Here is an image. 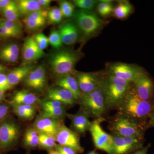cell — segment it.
<instances>
[{"label": "cell", "mask_w": 154, "mask_h": 154, "mask_svg": "<svg viewBox=\"0 0 154 154\" xmlns=\"http://www.w3.org/2000/svg\"><path fill=\"white\" fill-rule=\"evenodd\" d=\"M132 83L109 74L100 79V86L105 96L107 110L117 109L124 101Z\"/></svg>", "instance_id": "1"}, {"label": "cell", "mask_w": 154, "mask_h": 154, "mask_svg": "<svg viewBox=\"0 0 154 154\" xmlns=\"http://www.w3.org/2000/svg\"><path fill=\"white\" fill-rule=\"evenodd\" d=\"M153 105L151 101L140 99L133 90L132 87L124 101L118 109V113L142 124V122L149 119Z\"/></svg>", "instance_id": "2"}, {"label": "cell", "mask_w": 154, "mask_h": 154, "mask_svg": "<svg viewBox=\"0 0 154 154\" xmlns=\"http://www.w3.org/2000/svg\"><path fill=\"white\" fill-rule=\"evenodd\" d=\"M21 135V128L14 119L7 117L0 122V154L16 149Z\"/></svg>", "instance_id": "3"}, {"label": "cell", "mask_w": 154, "mask_h": 154, "mask_svg": "<svg viewBox=\"0 0 154 154\" xmlns=\"http://www.w3.org/2000/svg\"><path fill=\"white\" fill-rule=\"evenodd\" d=\"M79 102L80 109L95 119L103 118L107 110L104 93L100 86L93 92L82 94Z\"/></svg>", "instance_id": "4"}, {"label": "cell", "mask_w": 154, "mask_h": 154, "mask_svg": "<svg viewBox=\"0 0 154 154\" xmlns=\"http://www.w3.org/2000/svg\"><path fill=\"white\" fill-rule=\"evenodd\" d=\"M143 125L117 113L109 122V129L113 134L124 137H135L143 139Z\"/></svg>", "instance_id": "5"}, {"label": "cell", "mask_w": 154, "mask_h": 154, "mask_svg": "<svg viewBox=\"0 0 154 154\" xmlns=\"http://www.w3.org/2000/svg\"><path fill=\"white\" fill-rule=\"evenodd\" d=\"M76 54L70 51H59L51 56L49 64L51 71L59 77L71 74L79 59Z\"/></svg>", "instance_id": "6"}, {"label": "cell", "mask_w": 154, "mask_h": 154, "mask_svg": "<svg viewBox=\"0 0 154 154\" xmlns=\"http://www.w3.org/2000/svg\"><path fill=\"white\" fill-rule=\"evenodd\" d=\"M75 17L77 27L86 36L96 34L102 26V20L89 11L79 10L76 12Z\"/></svg>", "instance_id": "7"}, {"label": "cell", "mask_w": 154, "mask_h": 154, "mask_svg": "<svg viewBox=\"0 0 154 154\" xmlns=\"http://www.w3.org/2000/svg\"><path fill=\"white\" fill-rule=\"evenodd\" d=\"M105 120L104 118L95 119L92 122L89 131L96 148L111 154L113 150V137L102 129L101 123Z\"/></svg>", "instance_id": "8"}, {"label": "cell", "mask_w": 154, "mask_h": 154, "mask_svg": "<svg viewBox=\"0 0 154 154\" xmlns=\"http://www.w3.org/2000/svg\"><path fill=\"white\" fill-rule=\"evenodd\" d=\"M113 150L111 154H131L143 146V140L135 137L112 134Z\"/></svg>", "instance_id": "9"}, {"label": "cell", "mask_w": 154, "mask_h": 154, "mask_svg": "<svg viewBox=\"0 0 154 154\" xmlns=\"http://www.w3.org/2000/svg\"><path fill=\"white\" fill-rule=\"evenodd\" d=\"M54 138L60 145L74 149L79 154L84 152L85 149L80 143L79 135L63 124L59 128Z\"/></svg>", "instance_id": "10"}, {"label": "cell", "mask_w": 154, "mask_h": 154, "mask_svg": "<svg viewBox=\"0 0 154 154\" xmlns=\"http://www.w3.org/2000/svg\"><path fill=\"white\" fill-rule=\"evenodd\" d=\"M144 72L139 67L124 63H116L110 68V74L133 83Z\"/></svg>", "instance_id": "11"}, {"label": "cell", "mask_w": 154, "mask_h": 154, "mask_svg": "<svg viewBox=\"0 0 154 154\" xmlns=\"http://www.w3.org/2000/svg\"><path fill=\"white\" fill-rule=\"evenodd\" d=\"M24 85L37 91L44 90L47 85V74L45 68L39 66L33 69L23 80Z\"/></svg>", "instance_id": "12"}, {"label": "cell", "mask_w": 154, "mask_h": 154, "mask_svg": "<svg viewBox=\"0 0 154 154\" xmlns=\"http://www.w3.org/2000/svg\"><path fill=\"white\" fill-rule=\"evenodd\" d=\"M63 124L61 119L45 117L40 114L36 117L33 127L40 133H45L55 137L59 128Z\"/></svg>", "instance_id": "13"}, {"label": "cell", "mask_w": 154, "mask_h": 154, "mask_svg": "<svg viewBox=\"0 0 154 154\" xmlns=\"http://www.w3.org/2000/svg\"><path fill=\"white\" fill-rule=\"evenodd\" d=\"M133 90L140 99L151 101L153 92V85L152 80L145 73L140 76L132 83Z\"/></svg>", "instance_id": "14"}, {"label": "cell", "mask_w": 154, "mask_h": 154, "mask_svg": "<svg viewBox=\"0 0 154 154\" xmlns=\"http://www.w3.org/2000/svg\"><path fill=\"white\" fill-rule=\"evenodd\" d=\"M45 54V53L38 47L33 36H30L25 40L22 52L24 63H31L41 58Z\"/></svg>", "instance_id": "15"}, {"label": "cell", "mask_w": 154, "mask_h": 154, "mask_svg": "<svg viewBox=\"0 0 154 154\" xmlns=\"http://www.w3.org/2000/svg\"><path fill=\"white\" fill-rule=\"evenodd\" d=\"M71 121V127L73 131L79 135H84L89 130L92 122L89 119L88 113L80 109L75 114H67Z\"/></svg>", "instance_id": "16"}, {"label": "cell", "mask_w": 154, "mask_h": 154, "mask_svg": "<svg viewBox=\"0 0 154 154\" xmlns=\"http://www.w3.org/2000/svg\"><path fill=\"white\" fill-rule=\"evenodd\" d=\"M75 78L82 94L93 92L100 86V79L93 74L78 72Z\"/></svg>", "instance_id": "17"}, {"label": "cell", "mask_w": 154, "mask_h": 154, "mask_svg": "<svg viewBox=\"0 0 154 154\" xmlns=\"http://www.w3.org/2000/svg\"><path fill=\"white\" fill-rule=\"evenodd\" d=\"M46 99L58 101L64 105L71 106L78 102L71 92L59 87L50 88L46 93Z\"/></svg>", "instance_id": "18"}, {"label": "cell", "mask_w": 154, "mask_h": 154, "mask_svg": "<svg viewBox=\"0 0 154 154\" xmlns=\"http://www.w3.org/2000/svg\"><path fill=\"white\" fill-rule=\"evenodd\" d=\"M48 12V11L41 10L25 16L23 20L25 28L30 31H34L43 27L47 21Z\"/></svg>", "instance_id": "19"}, {"label": "cell", "mask_w": 154, "mask_h": 154, "mask_svg": "<svg viewBox=\"0 0 154 154\" xmlns=\"http://www.w3.org/2000/svg\"><path fill=\"white\" fill-rule=\"evenodd\" d=\"M63 42L67 45L75 44L78 41L79 33L78 27L72 22L61 25L58 30Z\"/></svg>", "instance_id": "20"}, {"label": "cell", "mask_w": 154, "mask_h": 154, "mask_svg": "<svg viewBox=\"0 0 154 154\" xmlns=\"http://www.w3.org/2000/svg\"><path fill=\"white\" fill-rule=\"evenodd\" d=\"M56 84L59 87L71 92L78 102L81 98L82 94L79 88L78 82L75 77L72 74L58 77L56 82Z\"/></svg>", "instance_id": "21"}, {"label": "cell", "mask_w": 154, "mask_h": 154, "mask_svg": "<svg viewBox=\"0 0 154 154\" xmlns=\"http://www.w3.org/2000/svg\"><path fill=\"white\" fill-rule=\"evenodd\" d=\"M38 97L35 94L25 91L21 90L17 91L13 96L11 100V105H30L34 106L41 103Z\"/></svg>", "instance_id": "22"}, {"label": "cell", "mask_w": 154, "mask_h": 154, "mask_svg": "<svg viewBox=\"0 0 154 154\" xmlns=\"http://www.w3.org/2000/svg\"><path fill=\"white\" fill-rule=\"evenodd\" d=\"M35 66L34 65L28 64L9 72L7 76L11 88L17 85L20 82L24 80L29 72L35 68Z\"/></svg>", "instance_id": "23"}, {"label": "cell", "mask_w": 154, "mask_h": 154, "mask_svg": "<svg viewBox=\"0 0 154 154\" xmlns=\"http://www.w3.org/2000/svg\"><path fill=\"white\" fill-rule=\"evenodd\" d=\"M39 133L33 127L27 128L23 138V146L28 149H34L39 148Z\"/></svg>", "instance_id": "24"}, {"label": "cell", "mask_w": 154, "mask_h": 154, "mask_svg": "<svg viewBox=\"0 0 154 154\" xmlns=\"http://www.w3.org/2000/svg\"><path fill=\"white\" fill-rule=\"evenodd\" d=\"M13 112L23 120L32 119L36 113L35 106L30 105H12Z\"/></svg>", "instance_id": "25"}, {"label": "cell", "mask_w": 154, "mask_h": 154, "mask_svg": "<svg viewBox=\"0 0 154 154\" xmlns=\"http://www.w3.org/2000/svg\"><path fill=\"white\" fill-rule=\"evenodd\" d=\"M19 48L18 45L11 43L6 45L0 51V58L9 63L16 62L18 60Z\"/></svg>", "instance_id": "26"}, {"label": "cell", "mask_w": 154, "mask_h": 154, "mask_svg": "<svg viewBox=\"0 0 154 154\" xmlns=\"http://www.w3.org/2000/svg\"><path fill=\"white\" fill-rule=\"evenodd\" d=\"M17 2L21 15L26 16L33 12L42 10V7L36 0H20Z\"/></svg>", "instance_id": "27"}, {"label": "cell", "mask_w": 154, "mask_h": 154, "mask_svg": "<svg viewBox=\"0 0 154 154\" xmlns=\"http://www.w3.org/2000/svg\"><path fill=\"white\" fill-rule=\"evenodd\" d=\"M2 13L5 19L11 21H19L21 16L17 2L13 1L2 11Z\"/></svg>", "instance_id": "28"}, {"label": "cell", "mask_w": 154, "mask_h": 154, "mask_svg": "<svg viewBox=\"0 0 154 154\" xmlns=\"http://www.w3.org/2000/svg\"><path fill=\"white\" fill-rule=\"evenodd\" d=\"M39 148L49 151L51 150H55L56 140L55 138L45 133H39Z\"/></svg>", "instance_id": "29"}, {"label": "cell", "mask_w": 154, "mask_h": 154, "mask_svg": "<svg viewBox=\"0 0 154 154\" xmlns=\"http://www.w3.org/2000/svg\"><path fill=\"white\" fill-rule=\"evenodd\" d=\"M132 6L128 2H121L113 10L114 16L119 19H125L132 12Z\"/></svg>", "instance_id": "30"}, {"label": "cell", "mask_w": 154, "mask_h": 154, "mask_svg": "<svg viewBox=\"0 0 154 154\" xmlns=\"http://www.w3.org/2000/svg\"><path fill=\"white\" fill-rule=\"evenodd\" d=\"M42 115L45 117L61 119L67 115L65 106L42 109Z\"/></svg>", "instance_id": "31"}, {"label": "cell", "mask_w": 154, "mask_h": 154, "mask_svg": "<svg viewBox=\"0 0 154 154\" xmlns=\"http://www.w3.org/2000/svg\"><path fill=\"white\" fill-rule=\"evenodd\" d=\"M0 25L19 34L22 33V25L19 21H11L5 19H0Z\"/></svg>", "instance_id": "32"}, {"label": "cell", "mask_w": 154, "mask_h": 154, "mask_svg": "<svg viewBox=\"0 0 154 154\" xmlns=\"http://www.w3.org/2000/svg\"><path fill=\"white\" fill-rule=\"evenodd\" d=\"M110 2H111L109 1H102L98 5L97 10L100 16L104 17H107L113 13L114 9Z\"/></svg>", "instance_id": "33"}, {"label": "cell", "mask_w": 154, "mask_h": 154, "mask_svg": "<svg viewBox=\"0 0 154 154\" xmlns=\"http://www.w3.org/2000/svg\"><path fill=\"white\" fill-rule=\"evenodd\" d=\"M60 9L64 17L69 18L74 15V6L72 3L67 1L60 2Z\"/></svg>", "instance_id": "34"}, {"label": "cell", "mask_w": 154, "mask_h": 154, "mask_svg": "<svg viewBox=\"0 0 154 154\" xmlns=\"http://www.w3.org/2000/svg\"><path fill=\"white\" fill-rule=\"evenodd\" d=\"M48 38L49 44L54 48L58 49L62 46L63 42L58 30H53Z\"/></svg>", "instance_id": "35"}, {"label": "cell", "mask_w": 154, "mask_h": 154, "mask_svg": "<svg viewBox=\"0 0 154 154\" xmlns=\"http://www.w3.org/2000/svg\"><path fill=\"white\" fill-rule=\"evenodd\" d=\"M63 17L62 13L58 8H54L48 12V19L51 23H59L62 20Z\"/></svg>", "instance_id": "36"}, {"label": "cell", "mask_w": 154, "mask_h": 154, "mask_svg": "<svg viewBox=\"0 0 154 154\" xmlns=\"http://www.w3.org/2000/svg\"><path fill=\"white\" fill-rule=\"evenodd\" d=\"M73 3L82 10L89 11L94 8L97 2L94 0H75L73 1Z\"/></svg>", "instance_id": "37"}, {"label": "cell", "mask_w": 154, "mask_h": 154, "mask_svg": "<svg viewBox=\"0 0 154 154\" xmlns=\"http://www.w3.org/2000/svg\"><path fill=\"white\" fill-rule=\"evenodd\" d=\"M33 37L38 47L41 50L43 51L47 48L49 44V40L48 38L43 33H37Z\"/></svg>", "instance_id": "38"}, {"label": "cell", "mask_w": 154, "mask_h": 154, "mask_svg": "<svg viewBox=\"0 0 154 154\" xmlns=\"http://www.w3.org/2000/svg\"><path fill=\"white\" fill-rule=\"evenodd\" d=\"M40 104H41L42 109L63 107L65 105L60 102L53 101V100H46L45 101H43V102H41Z\"/></svg>", "instance_id": "39"}, {"label": "cell", "mask_w": 154, "mask_h": 154, "mask_svg": "<svg viewBox=\"0 0 154 154\" xmlns=\"http://www.w3.org/2000/svg\"><path fill=\"white\" fill-rule=\"evenodd\" d=\"M11 89L8 82L7 75L0 72V90L3 93Z\"/></svg>", "instance_id": "40"}, {"label": "cell", "mask_w": 154, "mask_h": 154, "mask_svg": "<svg viewBox=\"0 0 154 154\" xmlns=\"http://www.w3.org/2000/svg\"><path fill=\"white\" fill-rule=\"evenodd\" d=\"M19 33L7 29L2 25H0V36L4 38H12L19 36Z\"/></svg>", "instance_id": "41"}, {"label": "cell", "mask_w": 154, "mask_h": 154, "mask_svg": "<svg viewBox=\"0 0 154 154\" xmlns=\"http://www.w3.org/2000/svg\"><path fill=\"white\" fill-rule=\"evenodd\" d=\"M55 150L60 154H79L78 152L74 149L60 145L59 144H57Z\"/></svg>", "instance_id": "42"}, {"label": "cell", "mask_w": 154, "mask_h": 154, "mask_svg": "<svg viewBox=\"0 0 154 154\" xmlns=\"http://www.w3.org/2000/svg\"><path fill=\"white\" fill-rule=\"evenodd\" d=\"M10 107L8 105L0 103V122L8 117Z\"/></svg>", "instance_id": "43"}, {"label": "cell", "mask_w": 154, "mask_h": 154, "mask_svg": "<svg viewBox=\"0 0 154 154\" xmlns=\"http://www.w3.org/2000/svg\"><path fill=\"white\" fill-rule=\"evenodd\" d=\"M146 126V128L154 127V105L153 106L150 116L149 117L148 122L147 123Z\"/></svg>", "instance_id": "44"}, {"label": "cell", "mask_w": 154, "mask_h": 154, "mask_svg": "<svg viewBox=\"0 0 154 154\" xmlns=\"http://www.w3.org/2000/svg\"><path fill=\"white\" fill-rule=\"evenodd\" d=\"M150 144H149L148 145L145 147H143L142 148L136 151L131 154H147L149 148L150 146Z\"/></svg>", "instance_id": "45"}, {"label": "cell", "mask_w": 154, "mask_h": 154, "mask_svg": "<svg viewBox=\"0 0 154 154\" xmlns=\"http://www.w3.org/2000/svg\"><path fill=\"white\" fill-rule=\"evenodd\" d=\"M11 2V0H0V11L2 12Z\"/></svg>", "instance_id": "46"}, {"label": "cell", "mask_w": 154, "mask_h": 154, "mask_svg": "<svg viewBox=\"0 0 154 154\" xmlns=\"http://www.w3.org/2000/svg\"><path fill=\"white\" fill-rule=\"evenodd\" d=\"M38 2L42 7L45 8L49 7L51 2V0H38Z\"/></svg>", "instance_id": "47"}, {"label": "cell", "mask_w": 154, "mask_h": 154, "mask_svg": "<svg viewBox=\"0 0 154 154\" xmlns=\"http://www.w3.org/2000/svg\"><path fill=\"white\" fill-rule=\"evenodd\" d=\"M5 99V96L4 93L0 90V103L4 101Z\"/></svg>", "instance_id": "48"}, {"label": "cell", "mask_w": 154, "mask_h": 154, "mask_svg": "<svg viewBox=\"0 0 154 154\" xmlns=\"http://www.w3.org/2000/svg\"><path fill=\"white\" fill-rule=\"evenodd\" d=\"M48 152V154H60L55 150H51Z\"/></svg>", "instance_id": "49"}, {"label": "cell", "mask_w": 154, "mask_h": 154, "mask_svg": "<svg viewBox=\"0 0 154 154\" xmlns=\"http://www.w3.org/2000/svg\"><path fill=\"white\" fill-rule=\"evenodd\" d=\"M86 154H99V153L96 152V149L94 150L91 151L89 152L88 153Z\"/></svg>", "instance_id": "50"}, {"label": "cell", "mask_w": 154, "mask_h": 154, "mask_svg": "<svg viewBox=\"0 0 154 154\" xmlns=\"http://www.w3.org/2000/svg\"><path fill=\"white\" fill-rule=\"evenodd\" d=\"M5 67L0 64V72H3L5 71Z\"/></svg>", "instance_id": "51"}, {"label": "cell", "mask_w": 154, "mask_h": 154, "mask_svg": "<svg viewBox=\"0 0 154 154\" xmlns=\"http://www.w3.org/2000/svg\"><path fill=\"white\" fill-rule=\"evenodd\" d=\"M30 154L28 153H26V154Z\"/></svg>", "instance_id": "52"}]
</instances>
